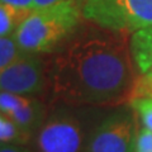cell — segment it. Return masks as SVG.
Returning <instances> with one entry per match:
<instances>
[{"label": "cell", "instance_id": "6da1fadb", "mask_svg": "<svg viewBox=\"0 0 152 152\" xmlns=\"http://www.w3.org/2000/svg\"><path fill=\"white\" fill-rule=\"evenodd\" d=\"M129 34L90 23L48 58V103L118 108L133 96L138 76Z\"/></svg>", "mask_w": 152, "mask_h": 152}, {"label": "cell", "instance_id": "7a4b0ae2", "mask_svg": "<svg viewBox=\"0 0 152 152\" xmlns=\"http://www.w3.org/2000/svg\"><path fill=\"white\" fill-rule=\"evenodd\" d=\"M80 17L77 0H64L33 9L13 36L23 52L47 56L58 51L76 32Z\"/></svg>", "mask_w": 152, "mask_h": 152}, {"label": "cell", "instance_id": "3957f363", "mask_svg": "<svg viewBox=\"0 0 152 152\" xmlns=\"http://www.w3.org/2000/svg\"><path fill=\"white\" fill-rule=\"evenodd\" d=\"M80 107L51 104L48 114L29 143L32 152H85L94 128L77 112Z\"/></svg>", "mask_w": 152, "mask_h": 152}, {"label": "cell", "instance_id": "277c9868", "mask_svg": "<svg viewBox=\"0 0 152 152\" xmlns=\"http://www.w3.org/2000/svg\"><path fill=\"white\" fill-rule=\"evenodd\" d=\"M81 17L107 29L134 33L152 27V0H77Z\"/></svg>", "mask_w": 152, "mask_h": 152}, {"label": "cell", "instance_id": "5b68a950", "mask_svg": "<svg viewBox=\"0 0 152 152\" xmlns=\"http://www.w3.org/2000/svg\"><path fill=\"white\" fill-rule=\"evenodd\" d=\"M48 86V58L42 55L26 53L0 72V91L46 99Z\"/></svg>", "mask_w": 152, "mask_h": 152}, {"label": "cell", "instance_id": "8992f818", "mask_svg": "<svg viewBox=\"0 0 152 152\" xmlns=\"http://www.w3.org/2000/svg\"><path fill=\"white\" fill-rule=\"evenodd\" d=\"M134 131V114L117 110L94 127L85 152H132Z\"/></svg>", "mask_w": 152, "mask_h": 152}, {"label": "cell", "instance_id": "52a82bcc", "mask_svg": "<svg viewBox=\"0 0 152 152\" xmlns=\"http://www.w3.org/2000/svg\"><path fill=\"white\" fill-rule=\"evenodd\" d=\"M51 104L42 98L0 91V112L29 136L39 129Z\"/></svg>", "mask_w": 152, "mask_h": 152}, {"label": "cell", "instance_id": "ba28073f", "mask_svg": "<svg viewBox=\"0 0 152 152\" xmlns=\"http://www.w3.org/2000/svg\"><path fill=\"white\" fill-rule=\"evenodd\" d=\"M131 53L136 70L146 74L152 70V27H147L132 33Z\"/></svg>", "mask_w": 152, "mask_h": 152}, {"label": "cell", "instance_id": "9c48e42d", "mask_svg": "<svg viewBox=\"0 0 152 152\" xmlns=\"http://www.w3.org/2000/svg\"><path fill=\"white\" fill-rule=\"evenodd\" d=\"M32 136L20 129L13 121L0 112V146L29 145Z\"/></svg>", "mask_w": 152, "mask_h": 152}, {"label": "cell", "instance_id": "30bf717a", "mask_svg": "<svg viewBox=\"0 0 152 152\" xmlns=\"http://www.w3.org/2000/svg\"><path fill=\"white\" fill-rule=\"evenodd\" d=\"M32 10L14 8L5 4H0V37L13 36L19 24Z\"/></svg>", "mask_w": 152, "mask_h": 152}, {"label": "cell", "instance_id": "8fae6325", "mask_svg": "<svg viewBox=\"0 0 152 152\" xmlns=\"http://www.w3.org/2000/svg\"><path fill=\"white\" fill-rule=\"evenodd\" d=\"M24 55L14 36L0 37V72Z\"/></svg>", "mask_w": 152, "mask_h": 152}, {"label": "cell", "instance_id": "7c38bea8", "mask_svg": "<svg viewBox=\"0 0 152 152\" xmlns=\"http://www.w3.org/2000/svg\"><path fill=\"white\" fill-rule=\"evenodd\" d=\"M129 107L134 114V118L140 121L141 126L152 132V98H133L129 100Z\"/></svg>", "mask_w": 152, "mask_h": 152}, {"label": "cell", "instance_id": "4fadbf2b", "mask_svg": "<svg viewBox=\"0 0 152 152\" xmlns=\"http://www.w3.org/2000/svg\"><path fill=\"white\" fill-rule=\"evenodd\" d=\"M132 152H152V132L145 127H137L133 137Z\"/></svg>", "mask_w": 152, "mask_h": 152}, {"label": "cell", "instance_id": "5bb4252c", "mask_svg": "<svg viewBox=\"0 0 152 152\" xmlns=\"http://www.w3.org/2000/svg\"><path fill=\"white\" fill-rule=\"evenodd\" d=\"M140 96H151L152 98V70L143 74L142 77L137 79L132 99L140 98Z\"/></svg>", "mask_w": 152, "mask_h": 152}, {"label": "cell", "instance_id": "9a60e30c", "mask_svg": "<svg viewBox=\"0 0 152 152\" xmlns=\"http://www.w3.org/2000/svg\"><path fill=\"white\" fill-rule=\"evenodd\" d=\"M0 4H5L14 8L24 9V10H33L34 0H0Z\"/></svg>", "mask_w": 152, "mask_h": 152}, {"label": "cell", "instance_id": "2e32d148", "mask_svg": "<svg viewBox=\"0 0 152 152\" xmlns=\"http://www.w3.org/2000/svg\"><path fill=\"white\" fill-rule=\"evenodd\" d=\"M0 152H32L29 145H10L0 146Z\"/></svg>", "mask_w": 152, "mask_h": 152}]
</instances>
